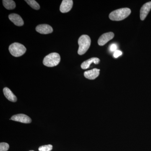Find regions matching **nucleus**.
I'll use <instances>...</instances> for the list:
<instances>
[{
  "mask_svg": "<svg viewBox=\"0 0 151 151\" xmlns=\"http://www.w3.org/2000/svg\"><path fill=\"white\" fill-rule=\"evenodd\" d=\"M131 13L130 9L127 8L120 9L111 12L109 14V18L111 20L119 21L126 19L130 15Z\"/></svg>",
  "mask_w": 151,
  "mask_h": 151,
  "instance_id": "nucleus-1",
  "label": "nucleus"
},
{
  "mask_svg": "<svg viewBox=\"0 0 151 151\" xmlns=\"http://www.w3.org/2000/svg\"><path fill=\"white\" fill-rule=\"evenodd\" d=\"M91 42V39L88 35H82L79 38L78 40L79 48L78 53L79 55H82L86 53L90 47Z\"/></svg>",
  "mask_w": 151,
  "mask_h": 151,
  "instance_id": "nucleus-2",
  "label": "nucleus"
},
{
  "mask_svg": "<svg viewBox=\"0 0 151 151\" xmlns=\"http://www.w3.org/2000/svg\"><path fill=\"white\" fill-rule=\"evenodd\" d=\"M60 60V57L58 53L56 52L50 53L44 58V65L47 67H52L56 66L59 64Z\"/></svg>",
  "mask_w": 151,
  "mask_h": 151,
  "instance_id": "nucleus-3",
  "label": "nucleus"
},
{
  "mask_svg": "<svg viewBox=\"0 0 151 151\" xmlns=\"http://www.w3.org/2000/svg\"><path fill=\"white\" fill-rule=\"evenodd\" d=\"M9 50L13 56L18 57L21 56L25 53L26 48L21 44L15 42L10 45Z\"/></svg>",
  "mask_w": 151,
  "mask_h": 151,
  "instance_id": "nucleus-4",
  "label": "nucleus"
},
{
  "mask_svg": "<svg viewBox=\"0 0 151 151\" xmlns=\"http://www.w3.org/2000/svg\"><path fill=\"white\" fill-rule=\"evenodd\" d=\"M13 121L21 122L24 124H29L32 120L27 115L23 114H19L12 116L11 119Z\"/></svg>",
  "mask_w": 151,
  "mask_h": 151,
  "instance_id": "nucleus-5",
  "label": "nucleus"
},
{
  "mask_svg": "<svg viewBox=\"0 0 151 151\" xmlns=\"http://www.w3.org/2000/svg\"><path fill=\"white\" fill-rule=\"evenodd\" d=\"M73 1L72 0H63L60 5V10L63 13L68 12L72 9Z\"/></svg>",
  "mask_w": 151,
  "mask_h": 151,
  "instance_id": "nucleus-6",
  "label": "nucleus"
},
{
  "mask_svg": "<svg viewBox=\"0 0 151 151\" xmlns=\"http://www.w3.org/2000/svg\"><path fill=\"white\" fill-rule=\"evenodd\" d=\"M114 34L113 32H109L104 34L99 38L98 43L100 46H103L107 43L109 41L111 40L114 37Z\"/></svg>",
  "mask_w": 151,
  "mask_h": 151,
  "instance_id": "nucleus-7",
  "label": "nucleus"
},
{
  "mask_svg": "<svg viewBox=\"0 0 151 151\" xmlns=\"http://www.w3.org/2000/svg\"><path fill=\"white\" fill-rule=\"evenodd\" d=\"M36 30L41 34H48L53 32V29L49 25L40 24L36 27Z\"/></svg>",
  "mask_w": 151,
  "mask_h": 151,
  "instance_id": "nucleus-8",
  "label": "nucleus"
},
{
  "mask_svg": "<svg viewBox=\"0 0 151 151\" xmlns=\"http://www.w3.org/2000/svg\"><path fill=\"white\" fill-rule=\"evenodd\" d=\"M151 1L145 4L141 8L140 10V19L141 20H144L149 12L151 10Z\"/></svg>",
  "mask_w": 151,
  "mask_h": 151,
  "instance_id": "nucleus-9",
  "label": "nucleus"
},
{
  "mask_svg": "<svg viewBox=\"0 0 151 151\" xmlns=\"http://www.w3.org/2000/svg\"><path fill=\"white\" fill-rule=\"evenodd\" d=\"M9 18L14 24L17 26H22L24 24L23 20L22 19L21 17L17 14H10L9 15Z\"/></svg>",
  "mask_w": 151,
  "mask_h": 151,
  "instance_id": "nucleus-10",
  "label": "nucleus"
},
{
  "mask_svg": "<svg viewBox=\"0 0 151 151\" xmlns=\"http://www.w3.org/2000/svg\"><path fill=\"white\" fill-rule=\"evenodd\" d=\"M100 69L97 68H94L92 70H87L84 72V76L85 78L88 79L93 80L98 77L100 74Z\"/></svg>",
  "mask_w": 151,
  "mask_h": 151,
  "instance_id": "nucleus-11",
  "label": "nucleus"
},
{
  "mask_svg": "<svg viewBox=\"0 0 151 151\" xmlns=\"http://www.w3.org/2000/svg\"><path fill=\"white\" fill-rule=\"evenodd\" d=\"M100 62V60L97 58H92L90 59L87 60L86 61H84L81 64V68L83 69H86L89 68L91 64L94 63L95 64H99Z\"/></svg>",
  "mask_w": 151,
  "mask_h": 151,
  "instance_id": "nucleus-12",
  "label": "nucleus"
},
{
  "mask_svg": "<svg viewBox=\"0 0 151 151\" xmlns=\"http://www.w3.org/2000/svg\"><path fill=\"white\" fill-rule=\"evenodd\" d=\"M3 92L6 98L9 101L12 102H16L17 101L16 96L9 88L5 87L3 89Z\"/></svg>",
  "mask_w": 151,
  "mask_h": 151,
  "instance_id": "nucleus-13",
  "label": "nucleus"
},
{
  "mask_svg": "<svg viewBox=\"0 0 151 151\" xmlns=\"http://www.w3.org/2000/svg\"><path fill=\"white\" fill-rule=\"evenodd\" d=\"M3 4L4 6L7 9H14L16 7L15 3L12 0H3Z\"/></svg>",
  "mask_w": 151,
  "mask_h": 151,
  "instance_id": "nucleus-14",
  "label": "nucleus"
},
{
  "mask_svg": "<svg viewBox=\"0 0 151 151\" xmlns=\"http://www.w3.org/2000/svg\"><path fill=\"white\" fill-rule=\"evenodd\" d=\"M25 1L34 9L39 10L40 8L39 4L34 0H26Z\"/></svg>",
  "mask_w": 151,
  "mask_h": 151,
  "instance_id": "nucleus-15",
  "label": "nucleus"
},
{
  "mask_svg": "<svg viewBox=\"0 0 151 151\" xmlns=\"http://www.w3.org/2000/svg\"><path fill=\"white\" fill-rule=\"evenodd\" d=\"M52 149V146L51 145L40 146L39 148L40 151H51Z\"/></svg>",
  "mask_w": 151,
  "mask_h": 151,
  "instance_id": "nucleus-16",
  "label": "nucleus"
},
{
  "mask_svg": "<svg viewBox=\"0 0 151 151\" xmlns=\"http://www.w3.org/2000/svg\"><path fill=\"white\" fill-rule=\"evenodd\" d=\"M9 145L6 143H0V151H7L8 150Z\"/></svg>",
  "mask_w": 151,
  "mask_h": 151,
  "instance_id": "nucleus-17",
  "label": "nucleus"
},
{
  "mask_svg": "<svg viewBox=\"0 0 151 151\" xmlns=\"http://www.w3.org/2000/svg\"><path fill=\"white\" fill-rule=\"evenodd\" d=\"M122 54V51H120V50H117L114 52V54H113V56L115 58H117L121 56Z\"/></svg>",
  "mask_w": 151,
  "mask_h": 151,
  "instance_id": "nucleus-18",
  "label": "nucleus"
},
{
  "mask_svg": "<svg viewBox=\"0 0 151 151\" xmlns=\"http://www.w3.org/2000/svg\"><path fill=\"white\" fill-rule=\"evenodd\" d=\"M109 49H110V51L111 52H115L116 50H116L117 49V45L115 44H113L110 46Z\"/></svg>",
  "mask_w": 151,
  "mask_h": 151,
  "instance_id": "nucleus-19",
  "label": "nucleus"
},
{
  "mask_svg": "<svg viewBox=\"0 0 151 151\" xmlns=\"http://www.w3.org/2000/svg\"><path fill=\"white\" fill-rule=\"evenodd\" d=\"M33 151V150H30V151Z\"/></svg>",
  "mask_w": 151,
  "mask_h": 151,
  "instance_id": "nucleus-20",
  "label": "nucleus"
}]
</instances>
